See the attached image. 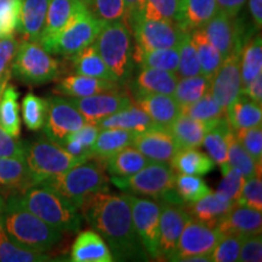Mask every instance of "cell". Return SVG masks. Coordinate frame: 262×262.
Wrapping results in <instances>:
<instances>
[{
	"instance_id": "6125c7cd",
	"label": "cell",
	"mask_w": 262,
	"mask_h": 262,
	"mask_svg": "<svg viewBox=\"0 0 262 262\" xmlns=\"http://www.w3.org/2000/svg\"><path fill=\"white\" fill-rule=\"evenodd\" d=\"M242 94L248 96L254 102L262 104V74L251 80L247 86L242 89Z\"/></svg>"
},
{
	"instance_id": "f546056e",
	"label": "cell",
	"mask_w": 262,
	"mask_h": 262,
	"mask_svg": "<svg viewBox=\"0 0 262 262\" xmlns=\"http://www.w3.org/2000/svg\"><path fill=\"white\" fill-rule=\"evenodd\" d=\"M226 118L233 131L258 126L262 124L261 104L241 94L227 108Z\"/></svg>"
},
{
	"instance_id": "7402d4cb",
	"label": "cell",
	"mask_w": 262,
	"mask_h": 262,
	"mask_svg": "<svg viewBox=\"0 0 262 262\" xmlns=\"http://www.w3.org/2000/svg\"><path fill=\"white\" fill-rule=\"evenodd\" d=\"M70 260L73 262H112L110 248L97 232L83 231L75 238Z\"/></svg>"
},
{
	"instance_id": "74e56055",
	"label": "cell",
	"mask_w": 262,
	"mask_h": 262,
	"mask_svg": "<svg viewBox=\"0 0 262 262\" xmlns=\"http://www.w3.org/2000/svg\"><path fill=\"white\" fill-rule=\"evenodd\" d=\"M0 126L14 137H18L21 133L18 91L14 85H6L0 96Z\"/></svg>"
},
{
	"instance_id": "9c48e42d",
	"label": "cell",
	"mask_w": 262,
	"mask_h": 262,
	"mask_svg": "<svg viewBox=\"0 0 262 262\" xmlns=\"http://www.w3.org/2000/svg\"><path fill=\"white\" fill-rule=\"evenodd\" d=\"M175 178V170L170 164L150 162L129 178H112V181L120 188L130 189L136 194L162 198L165 193L173 189Z\"/></svg>"
},
{
	"instance_id": "8fae6325",
	"label": "cell",
	"mask_w": 262,
	"mask_h": 262,
	"mask_svg": "<svg viewBox=\"0 0 262 262\" xmlns=\"http://www.w3.org/2000/svg\"><path fill=\"white\" fill-rule=\"evenodd\" d=\"M202 29L224 60L232 54H241L242 49L249 41L245 26L237 16L231 17L217 11Z\"/></svg>"
},
{
	"instance_id": "1f68e13d",
	"label": "cell",
	"mask_w": 262,
	"mask_h": 262,
	"mask_svg": "<svg viewBox=\"0 0 262 262\" xmlns=\"http://www.w3.org/2000/svg\"><path fill=\"white\" fill-rule=\"evenodd\" d=\"M68 60H70L71 71L75 74L86 75V77L97 78V79L117 81L112 72L108 70L104 61L98 55L94 44L83 49L74 56L68 57Z\"/></svg>"
},
{
	"instance_id": "4dcf8cb0",
	"label": "cell",
	"mask_w": 262,
	"mask_h": 262,
	"mask_svg": "<svg viewBox=\"0 0 262 262\" xmlns=\"http://www.w3.org/2000/svg\"><path fill=\"white\" fill-rule=\"evenodd\" d=\"M232 129L229 126L227 118L222 117L219 119L216 124L210 127V130L205 134L203 139L202 145L208 152V156L212 159V162L219 164L221 171L224 172L229 166L227 164L228 160V134Z\"/></svg>"
},
{
	"instance_id": "5b68a950",
	"label": "cell",
	"mask_w": 262,
	"mask_h": 262,
	"mask_svg": "<svg viewBox=\"0 0 262 262\" xmlns=\"http://www.w3.org/2000/svg\"><path fill=\"white\" fill-rule=\"evenodd\" d=\"M94 47L118 83H127L135 63L129 26L123 19L106 22L95 39Z\"/></svg>"
},
{
	"instance_id": "ee69618b",
	"label": "cell",
	"mask_w": 262,
	"mask_h": 262,
	"mask_svg": "<svg viewBox=\"0 0 262 262\" xmlns=\"http://www.w3.org/2000/svg\"><path fill=\"white\" fill-rule=\"evenodd\" d=\"M49 111L48 98L28 93L22 100V119L29 130L37 131L44 127Z\"/></svg>"
},
{
	"instance_id": "60d3db41",
	"label": "cell",
	"mask_w": 262,
	"mask_h": 262,
	"mask_svg": "<svg viewBox=\"0 0 262 262\" xmlns=\"http://www.w3.org/2000/svg\"><path fill=\"white\" fill-rule=\"evenodd\" d=\"M210 78H206L202 74L194 75V77L180 78L172 95L181 108L201 100L203 96L210 93Z\"/></svg>"
},
{
	"instance_id": "db71d44e",
	"label": "cell",
	"mask_w": 262,
	"mask_h": 262,
	"mask_svg": "<svg viewBox=\"0 0 262 262\" xmlns=\"http://www.w3.org/2000/svg\"><path fill=\"white\" fill-rule=\"evenodd\" d=\"M237 205L245 206L253 210L262 211V180L261 176H253L245 180Z\"/></svg>"
},
{
	"instance_id": "e575fe53",
	"label": "cell",
	"mask_w": 262,
	"mask_h": 262,
	"mask_svg": "<svg viewBox=\"0 0 262 262\" xmlns=\"http://www.w3.org/2000/svg\"><path fill=\"white\" fill-rule=\"evenodd\" d=\"M171 168L179 173L202 176L215 168V163L205 153L196 148L179 149L170 162Z\"/></svg>"
},
{
	"instance_id": "6da1fadb",
	"label": "cell",
	"mask_w": 262,
	"mask_h": 262,
	"mask_svg": "<svg viewBox=\"0 0 262 262\" xmlns=\"http://www.w3.org/2000/svg\"><path fill=\"white\" fill-rule=\"evenodd\" d=\"M81 215L112 250L113 261H148L125 194L98 192L79 206Z\"/></svg>"
},
{
	"instance_id": "2e32d148",
	"label": "cell",
	"mask_w": 262,
	"mask_h": 262,
	"mask_svg": "<svg viewBox=\"0 0 262 262\" xmlns=\"http://www.w3.org/2000/svg\"><path fill=\"white\" fill-rule=\"evenodd\" d=\"M210 94L225 111L242 94L241 54H232L222 61L211 78Z\"/></svg>"
},
{
	"instance_id": "f6af8a7d",
	"label": "cell",
	"mask_w": 262,
	"mask_h": 262,
	"mask_svg": "<svg viewBox=\"0 0 262 262\" xmlns=\"http://www.w3.org/2000/svg\"><path fill=\"white\" fill-rule=\"evenodd\" d=\"M181 113L187 114L191 118L201 120L203 123H216L219 119L226 116V111L216 102L210 93H208L195 102L181 107Z\"/></svg>"
},
{
	"instance_id": "b9f144b4",
	"label": "cell",
	"mask_w": 262,
	"mask_h": 262,
	"mask_svg": "<svg viewBox=\"0 0 262 262\" xmlns=\"http://www.w3.org/2000/svg\"><path fill=\"white\" fill-rule=\"evenodd\" d=\"M228 160L229 168L241 171L245 180L253 176H261V163H257L253 157L243 148V146L235 139L233 130L228 134Z\"/></svg>"
},
{
	"instance_id": "ffe728a7",
	"label": "cell",
	"mask_w": 262,
	"mask_h": 262,
	"mask_svg": "<svg viewBox=\"0 0 262 262\" xmlns=\"http://www.w3.org/2000/svg\"><path fill=\"white\" fill-rule=\"evenodd\" d=\"M234 202L229 201L219 192H209L203 198L192 203H186L183 208L192 219L201 221L203 224L216 227V225L227 212L233 208Z\"/></svg>"
},
{
	"instance_id": "8d00e7d4",
	"label": "cell",
	"mask_w": 262,
	"mask_h": 262,
	"mask_svg": "<svg viewBox=\"0 0 262 262\" xmlns=\"http://www.w3.org/2000/svg\"><path fill=\"white\" fill-rule=\"evenodd\" d=\"M191 39L195 48L199 64H201V74L211 79L212 75L221 66L224 58L217 49L211 44L202 28L192 31Z\"/></svg>"
},
{
	"instance_id": "f907efd6",
	"label": "cell",
	"mask_w": 262,
	"mask_h": 262,
	"mask_svg": "<svg viewBox=\"0 0 262 262\" xmlns=\"http://www.w3.org/2000/svg\"><path fill=\"white\" fill-rule=\"evenodd\" d=\"M22 0H0V38L11 37L17 31Z\"/></svg>"
},
{
	"instance_id": "4fadbf2b",
	"label": "cell",
	"mask_w": 262,
	"mask_h": 262,
	"mask_svg": "<svg viewBox=\"0 0 262 262\" xmlns=\"http://www.w3.org/2000/svg\"><path fill=\"white\" fill-rule=\"evenodd\" d=\"M221 237L222 234L216 227H211L191 217L180 235L171 261H182L185 257L194 255L210 256Z\"/></svg>"
},
{
	"instance_id": "277c9868",
	"label": "cell",
	"mask_w": 262,
	"mask_h": 262,
	"mask_svg": "<svg viewBox=\"0 0 262 262\" xmlns=\"http://www.w3.org/2000/svg\"><path fill=\"white\" fill-rule=\"evenodd\" d=\"M103 165V160L89 159L68 171L44 180L39 185L58 192L79 209L89 196L98 192H110V180L104 172Z\"/></svg>"
},
{
	"instance_id": "7dc6e473",
	"label": "cell",
	"mask_w": 262,
	"mask_h": 262,
	"mask_svg": "<svg viewBox=\"0 0 262 262\" xmlns=\"http://www.w3.org/2000/svg\"><path fill=\"white\" fill-rule=\"evenodd\" d=\"M198 74H201V64L192 42L191 33H186L179 47V66L176 75L179 78H187Z\"/></svg>"
},
{
	"instance_id": "5bb4252c",
	"label": "cell",
	"mask_w": 262,
	"mask_h": 262,
	"mask_svg": "<svg viewBox=\"0 0 262 262\" xmlns=\"http://www.w3.org/2000/svg\"><path fill=\"white\" fill-rule=\"evenodd\" d=\"M48 101L49 111L44 125L45 135L49 140L61 146L71 134L86 124V120L70 102V100L62 97H50Z\"/></svg>"
},
{
	"instance_id": "30bf717a",
	"label": "cell",
	"mask_w": 262,
	"mask_h": 262,
	"mask_svg": "<svg viewBox=\"0 0 262 262\" xmlns=\"http://www.w3.org/2000/svg\"><path fill=\"white\" fill-rule=\"evenodd\" d=\"M130 29L135 37V49L141 51L179 48L182 38L188 33L173 21L142 17L136 18L130 26Z\"/></svg>"
},
{
	"instance_id": "44dd1931",
	"label": "cell",
	"mask_w": 262,
	"mask_h": 262,
	"mask_svg": "<svg viewBox=\"0 0 262 262\" xmlns=\"http://www.w3.org/2000/svg\"><path fill=\"white\" fill-rule=\"evenodd\" d=\"M119 83L86 75L71 74L57 81L55 93L68 97H86L101 93L119 91Z\"/></svg>"
},
{
	"instance_id": "52a82bcc",
	"label": "cell",
	"mask_w": 262,
	"mask_h": 262,
	"mask_svg": "<svg viewBox=\"0 0 262 262\" xmlns=\"http://www.w3.org/2000/svg\"><path fill=\"white\" fill-rule=\"evenodd\" d=\"M104 24L106 22L95 17L86 6H84L55 37L40 44L50 54L61 55L66 58L72 57L83 49L94 44Z\"/></svg>"
},
{
	"instance_id": "be15d7a7",
	"label": "cell",
	"mask_w": 262,
	"mask_h": 262,
	"mask_svg": "<svg viewBox=\"0 0 262 262\" xmlns=\"http://www.w3.org/2000/svg\"><path fill=\"white\" fill-rule=\"evenodd\" d=\"M143 2L145 0H124V5H125V18H124V22L129 27L139 17Z\"/></svg>"
},
{
	"instance_id": "11a10c76",
	"label": "cell",
	"mask_w": 262,
	"mask_h": 262,
	"mask_svg": "<svg viewBox=\"0 0 262 262\" xmlns=\"http://www.w3.org/2000/svg\"><path fill=\"white\" fill-rule=\"evenodd\" d=\"M224 178L219 185L217 191L220 194L225 195L229 201L234 202L237 204V201L242 193V188L244 185V176L242 175L241 171L233 168H228L226 171L222 172Z\"/></svg>"
},
{
	"instance_id": "94428289",
	"label": "cell",
	"mask_w": 262,
	"mask_h": 262,
	"mask_svg": "<svg viewBox=\"0 0 262 262\" xmlns=\"http://www.w3.org/2000/svg\"><path fill=\"white\" fill-rule=\"evenodd\" d=\"M247 3V0H216V5H217V11L222 14L235 17L238 16L241 10Z\"/></svg>"
},
{
	"instance_id": "c3c4849f",
	"label": "cell",
	"mask_w": 262,
	"mask_h": 262,
	"mask_svg": "<svg viewBox=\"0 0 262 262\" xmlns=\"http://www.w3.org/2000/svg\"><path fill=\"white\" fill-rule=\"evenodd\" d=\"M95 17L103 22L119 21L125 18L124 0H81Z\"/></svg>"
},
{
	"instance_id": "680465c9",
	"label": "cell",
	"mask_w": 262,
	"mask_h": 262,
	"mask_svg": "<svg viewBox=\"0 0 262 262\" xmlns=\"http://www.w3.org/2000/svg\"><path fill=\"white\" fill-rule=\"evenodd\" d=\"M0 157L25 160V143L0 126Z\"/></svg>"
},
{
	"instance_id": "816d5d0a",
	"label": "cell",
	"mask_w": 262,
	"mask_h": 262,
	"mask_svg": "<svg viewBox=\"0 0 262 262\" xmlns=\"http://www.w3.org/2000/svg\"><path fill=\"white\" fill-rule=\"evenodd\" d=\"M243 237L239 235H222L211 253V261L214 262H235L238 261L239 251Z\"/></svg>"
},
{
	"instance_id": "484cf974",
	"label": "cell",
	"mask_w": 262,
	"mask_h": 262,
	"mask_svg": "<svg viewBox=\"0 0 262 262\" xmlns=\"http://www.w3.org/2000/svg\"><path fill=\"white\" fill-rule=\"evenodd\" d=\"M178 80L179 77L173 72L141 67L139 74L136 75L135 81L133 83V89L136 95H172Z\"/></svg>"
},
{
	"instance_id": "8992f818",
	"label": "cell",
	"mask_w": 262,
	"mask_h": 262,
	"mask_svg": "<svg viewBox=\"0 0 262 262\" xmlns=\"http://www.w3.org/2000/svg\"><path fill=\"white\" fill-rule=\"evenodd\" d=\"M25 160L35 185L86 162L71 155L48 137H39L31 143H25Z\"/></svg>"
},
{
	"instance_id": "ab89813d",
	"label": "cell",
	"mask_w": 262,
	"mask_h": 262,
	"mask_svg": "<svg viewBox=\"0 0 262 262\" xmlns=\"http://www.w3.org/2000/svg\"><path fill=\"white\" fill-rule=\"evenodd\" d=\"M134 62L141 67L157 68L176 73L179 66V48L157 49L150 51H141L134 49Z\"/></svg>"
},
{
	"instance_id": "836d02e7",
	"label": "cell",
	"mask_w": 262,
	"mask_h": 262,
	"mask_svg": "<svg viewBox=\"0 0 262 262\" xmlns=\"http://www.w3.org/2000/svg\"><path fill=\"white\" fill-rule=\"evenodd\" d=\"M136 135L137 133L130 130L100 129V133L91 147L94 158H98L104 162L114 153L133 145Z\"/></svg>"
},
{
	"instance_id": "3957f363",
	"label": "cell",
	"mask_w": 262,
	"mask_h": 262,
	"mask_svg": "<svg viewBox=\"0 0 262 262\" xmlns=\"http://www.w3.org/2000/svg\"><path fill=\"white\" fill-rule=\"evenodd\" d=\"M19 202L32 214L62 232L79 231L81 217L78 208L60 193L42 185H34L17 193Z\"/></svg>"
},
{
	"instance_id": "9a60e30c",
	"label": "cell",
	"mask_w": 262,
	"mask_h": 262,
	"mask_svg": "<svg viewBox=\"0 0 262 262\" xmlns=\"http://www.w3.org/2000/svg\"><path fill=\"white\" fill-rule=\"evenodd\" d=\"M191 216L179 203L163 199L159 217V260L171 261L183 228Z\"/></svg>"
},
{
	"instance_id": "ac0fdd59",
	"label": "cell",
	"mask_w": 262,
	"mask_h": 262,
	"mask_svg": "<svg viewBox=\"0 0 262 262\" xmlns=\"http://www.w3.org/2000/svg\"><path fill=\"white\" fill-rule=\"evenodd\" d=\"M150 162L170 164L179 150L176 141L169 127L153 125L142 133H139L133 145Z\"/></svg>"
},
{
	"instance_id": "d6986e66",
	"label": "cell",
	"mask_w": 262,
	"mask_h": 262,
	"mask_svg": "<svg viewBox=\"0 0 262 262\" xmlns=\"http://www.w3.org/2000/svg\"><path fill=\"white\" fill-rule=\"evenodd\" d=\"M216 228L222 235L232 234L244 238L260 234L262 231L261 211L234 205L216 225Z\"/></svg>"
},
{
	"instance_id": "603a6c76",
	"label": "cell",
	"mask_w": 262,
	"mask_h": 262,
	"mask_svg": "<svg viewBox=\"0 0 262 262\" xmlns=\"http://www.w3.org/2000/svg\"><path fill=\"white\" fill-rule=\"evenodd\" d=\"M48 6L49 0H22L17 29L25 41H40Z\"/></svg>"
},
{
	"instance_id": "ba28073f",
	"label": "cell",
	"mask_w": 262,
	"mask_h": 262,
	"mask_svg": "<svg viewBox=\"0 0 262 262\" xmlns=\"http://www.w3.org/2000/svg\"><path fill=\"white\" fill-rule=\"evenodd\" d=\"M11 74L24 83L42 85L56 80L61 74L60 63L39 41H22L11 66Z\"/></svg>"
},
{
	"instance_id": "e0dca14e",
	"label": "cell",
	"mask_w": 262,
	"mask_h": 262,
	"mask_svg": "<svg viewBox=\"0 0 262 262\" xmlns=\"http://www.w3.org/2000/svg\"><path fill=\"white\" fill-rule=\"evenodd\" d=\"M70 102L79 111L86 123L94 125H98L104 118L133 103L130 97L120 94L119 91L101 93L86 97H71Z\"/></svg>"
},
{
	"instance_id": "bcb514c9",
	"label": "cell",
	"mask_w": 262,
	"mask_h": 262,
	"mask_svg": "<svg viewBox=\"0 0 262 262\" xmlns=\"http://www.w3.org/2000/svg\"><path fill=\"white\" fill-rule=\"evenodd\" d=\"M173 191L176 192L182 203H192L203 198L211 189L201 176L179 173L175 178Z\"/></svg>"
},
{
	"instance_id": "e7e4bbea",
	"label": "cell",
	"mask_w": 262,
	"mask_h": 262,
	"mask_svg": "<svg viewBox=\"0 0 262 262\" xmlns=\"http://www.w3.org/2000/svg\"><path fill=\"white\" fill-rule=\"evenodd\" d=\"M249 11L254 21L255 29H261L262 26V0H249Z\"/></svg>"
},
{
	"instance_id": "f1b7e54d",
	"label": "cell",
	"mask_w": 262,
	"mask_h": 262,
	"mask_svg": "<svg viewBox=\"0 0 262 262\" xmlns=\"http://www.w3.org/2000/svg\"><path fill=\"white\" fill-rule=\"evenodd\" d=\"M153 125L156 124L147 116L145 111L133 103L98 123L100 129H124L135 131L137 134L149 129Z\"/></svg>"
},
{
	"instance_id": "681fc988",
	"label": "cell",
	"mask_w": 262,
	"mask_h": 262,
	"mask_svg": "<svg viewBox=\"0 0 262 262\" xmlns=\"http://www.w3.org/2000/svg\"><path fill=\"white\" fill-rule=\"evenodd\" d=\"M179 6L180 0H145L139 17L176 22Z\"/></svg>"
},
{
	"instance_id": "003e7915",
	"label": "cell",
	"mask_w": 262,
	"mask_h": 262,
	"mask_svg": "<svg viewBox=\"0 0 262 262\" xmlns=\"http://www.w3.org/2000/svg\"><path fill=\"white\" fill-rule=\"evenodd\" d=\"M4 209H5V199L3 198L2 195H0V221H2L3 212H4Z\"/></svg>"
},
{
	"instance_id": "7bdbcfd3",
	"label": "cell",
	"mask_w": 262,
	"mask_h": 262,
	"mask_svg": "<svg viewBox=\"0 0 262 262\" xmlns=\"http://www.w3.org/2000/svg\"><path fill=\"white\" fill-rule=\"evenodd\" d=\"M51 257L45 253L28 250L12 242L0 221V262H45Z\"/></svg>"
},
{
	"instance_id": "f35d334b",
	"label": "cell",
	"mask_w": 262,
	"mask_h": 262,
	"mask_svg": "<svg viewBox=\"0 0 262 262\" xmlns=\"http://www.w3.org/2000/svg\"><path fill=\"white\" fill-rule=\"evenodd\" d=\"M262 74V39L261 34L249 40L241 52L242 89Z\"/></svg>"
},
{
	"instance_id": "6f0895ef",
	"label": "cell",
	"mask_w": 262,
	"mask_h": 262,
	"mask_svg": "<svg viewBox=\"0 0 262 262\" xmlns=\"http://www.w3.org/2000/svg\"><path fill=\"white\" fill-rule=\"evenodd\" d=\"M238 261L261 262L262 261V238L260 234L244 237L242 241Z\"/></svg>"
},
{
	"instance_id": "d6a6232c",
	"label": "cell",
	"mask_w": 262,
	"mask_h": 262,
	"mask_svg": "<svg viewBox=\"0 0 262 262\" xmlns=\"http://www.w3.org/2000/svg\"><path fill=\"white\" fill-rule=\"evenodd\" d=\"M150 163L135 147L127 146L104 160L108 172L116 179H126Z\"/></svg>"
},
{
	"instance_id": "7a4b0ae2",
	"label": "cell",
	"mask_w": 262,
	"mask_h": 262,
	"mask_svg": "<svg viewBox=\"0 0 262 262\" xmlns=\"http://www.w3.org/2000/svg\"><path fill=\"white\" fill-rule=\"evenodd\" d=\"M2 222L9 238L28 250L47 253L62 239V231L27 210L19 202L17 193L5 202Z\"/></svg>"
},
{
	"instance_id": "4316f807",
	"label": "cell",
	"mask_w": 262,
	"mask_h": 262,
	"mask_svg": "<svg viewBox=\"0 0 262 262\" xmlns=\"http://www.w3.org/2000/svg\"><path fill=\"white\" fill-rule=\"evenodd\" d=\"M217 12L216 0H180L176 24L185 32L202 28Z\"/></svg>"
},
{
	"instance_id": "7c38bea8",
	"label": "cell",
	"mask_w": 262,
	"mask_h": 262,
	"mask_svg": "<svg viewBox=\"0 0 262 262\" xmlns=\"http://www.w3.org/2000/svg\"><path fill=\"white\" fill-rule=\"evenodd\" d=\"M129 201L133 222L150 258L159 260V217L160 205L147 198L125 194Z\"/></svg>"
},
{
	"instance_id": "83f0119b",
	"label": "cell",
	"mask_w": 262,
	"mask_h": 262,
	"mask_svg": "<svg viewBox=\"0 0 262 262\" xmlns=\"http://www.w3.org/2000/svg\"><path fill=\"white\" fill-rule=\"evenodd\" d=\"M84 6L81 0H49L47 21L39 42L55 37Z\"/></svg>"
},
{
	"instance_id": "9f6ffc18",
	"label": "cell",
	"mask_w": 262,
	"mask_h": 262,
	"mask_svg": "<svg viewBox=\"0 0 262 262\" xmlns=\"http://www.w3.org/2000/svg\"><path fill=\"white\" fill-rule=\"evenodd\" d=\"M19 42L14 35L0 38V77L11 73V66L17 54Z\"/></svg>"
},
{
	"instance_id": "03108f58",
	"label": "cell",
	"mask_w": 262,
	"mask_h": 262,
	"mask_svg": "<svg viewBox=\"0 0 262 262\" xmlns=\"http://www.w3.org/2000/svg\"><path fill=\"white\" fill-rule=\"evenodd\" d=\"M10 78H11V73H8V74L3 75V77H0V96H2L3 91H4L6 85H8Z\"/></svg>"
},
{
	"instance_id": "91938a15",
	"label": "cell",
	"mask_w": 262,
	"mask_h": 262,
	"mask_svg": "<svg viewBox=\"0 0 262 262\" xmlns=\"http://www.w3.org/2000/svg\"><path fill=\"white\" fill-rule=\"evenodd\" d=\"M98 133H100V127H98V125H94V124L86 123L84 124L80 129H78L77 131H74L73 134H71V135L66 140L77 141V142L80 143L85 149L91 150V147H93ZM91 152H93V150H91Z\"/></svg>"
},
{
	"instance_id": "cb8c5ba5",
	"label": "cell",
	"mask_w": 262,
	"mask_h": 262,
	"mask_svg": "<svg viewBox=\"0 0 262 262\" xmlns=\"http://www.w3.org/2000/svg\"><path fill=\"white\" fill-rule=\"evenodd\" d=\"M136 104L146 112L157 125L169 127L176 117L181 113V108L172 95L145 94L136 95Z\"/></svg>"
},
{
	"instance_id": "d4e9b609",
	"label": "cell",
	"mask_w": 262,
	"mask_h": 262,
	"mask_svg": "<svg viewBox=\"0 0 262 262\" xmlns=\"http://www.w3.org/2000/svg\"><path fill=\"white\" fill-rule=\"evenodd\" d=\"M216 123H203L187 114L180 113L169 125L179 149L198 148L202 146L205 134Z\"/></svg>"
},
{
	"instance_id": "f5cc1de1",
	"label": "cell",
	"mask_w": 262,
	"mask_h": 262,
	"mask_svg": "<svg viewBox=\"0 0 262 262\" xmlns=\"http://www.w3.org/2000/svg\"><path fill=\"white\" fill-rule=\"evenodd\" d=\"M235 139L257 163H262V127L261 125L233 131Z\"/></svg>"
},
{
	"instance_id": "d590c367",
	"label": "cell",
	"mask_w": 262,
	"mask_h": 262,
	"mask_svg": "<svg viewBox=\"0 0 262 262\" xmlns=\"http://www.w3.org/2000/svg\"><path fill=\"white\" fill-rule=\"evenodd\" d=\"M34 185L26 160L0 157V186L24 191Z\"/></svg>"
}]
</instances>
